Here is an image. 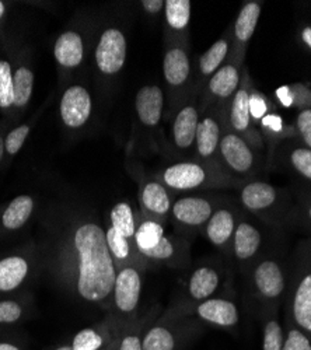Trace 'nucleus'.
<instances>
[{"mask_svg": "<svg viewBox=\"0 0 311 350\" xmlns=\"http://www.w3.org/2000/svg\"><path fill=\"white\" fill-rule=\"evenodd\" d=\"M301 40L303 42L311 49V27H304L301 31Z\"/></svg>", "mask_w": 311, "mask_h": 350, "instance_id": "nucleus-50", "label": "nucleus"}, {"mask_svg": "<svg viewBox=\"0 0 311 350\" xmlns=\"http://www.w3.org/2000/svg\"><path fill=\"white\" fill-rule=\"evenodd\" d=\"M139 217V209L133 208L126 200L116 203L108 212L104 232L108 250L117 269L128 265H135L145 271L149 269L136 247Z\"/></svg>", "mask_w": 311, "mask_h": 350, "instance_id": "nucleus-4", "label": "nucleus"}, {"mask_svg": "<svg viewBox=\"0 0 311 350\" xmlns=\"http://www.w3.org/2000/svg\"><path fill=\"white\" fill-rule=\"evenodd\" d=\"M178 311L191 315L201 321L205 325H211L224 331H236L240 324V310L236 301L226 295L208 299L201 303L185 304L177 301L173 304Z\"/></svg>", "mask_w": 311, "mask_h": 350, "instance_id": "nucleus-23", "label": "nucleus"}, {"mask_svg": "<svg viewBox=\"0 0 311 350\" xmlns=\"http://www.w3.org/2000/svg\"><path fill=\"white\" fill-rule=\"evenodd\" d=\"M98 30L97 17L90 12H80L56 36L52 55L61 90L76 80L86 79Z\"/></svg>", "mask_w": 311, "mask_h": 350, "instance_id": "nucleus-2", "label": "nucleus"}, {"mask_svg": "<svg viewBox=\"0 0 311 350\" xmlns=\"http://www.w3.org/2000/svg\"><path fill=\"white\" fill-rule=\"evenodd\" d=\"M195 68L191 42H164L163 79L165 85V116L185 103L193 92ZM198 96V94H196Z\"/></svg>", "mask_w": 311, "mask_h": 350, "instance_id": "nucleus-6", "label": "nucleus"}, {"mask_svg": "<svg viewBox=\"0 0 311 350\" xmlns=\"http://www.w3.org/2000/svg\"><path fill=\"white\" fill-rule=\"evenodd\" d=\"M2 44V42H0ZM14 107L13 89V66L12 59L3 45L0 46V113L5 120L12 122Z\"/></svg>", "mask_w": 311, "mask_h": 350, "instance_id": "nucleus-36", "label": "nucleus"}, {"mask_svg": "<svg viewBox=\"0 0 311 350\" xmlns=\"http://www.w3.org/2000/svg\"><path fill=\"white\" fill-rule=\"evenodd\" d=\"M117 328L108 315L100 323L80 329L68 343L52 350H109L117 339Z\"/></svg>", "mask_w": 311, "mask_h": 350, "instance_id": "nucleus-30", "label": "nucleus"}, {"mask_svg": "<svg viewBox=\"0 0 311 350\" xmlns=\"http://www.w3.org/2000/svg\"><path fill=\"white\" fill-rule=\"evenodd\" d=\"M248 290L251 299L261 310L280 307L286 299L289 273L285 260L275 252H262L249 271L247 272Z\"/></svg>", "mask_w": 311, "mask_h": 350, "instance_id": "nucleus-8", "label": "nucleus"}, {"mask_svg": "<svg viewBox=\"0 0 311 350\" xmlns=\"http://www.w3.org/2000/svg\"><path fill=\"white\" fill-rule=\"evenodd\" d=\"M12 2H6V0H0V37H3L5 33V27L8 24V20L12 14V9H13Z\"/></svg>", "mask_w": 311, "mask_h": 350, "instance_id": "nucleus-46", "label": "nucleus"}, {"mask_svg": "<svg viewBox=\"0 0 311 350\" xmlns=\"http://www.w3.org/2000/svg\"><path fill=\"white\" fill-rule=\"evenodd\" d=\"M164 120L168 121L170 149L178 159L177 161L193 160L196 129L201 120L200 96H191Z\"/></svg>", "mask_w": 311, "mask_h": 350, "instance_id": "nucleus-16", "label": "nucleus"}, {"mask_svg": "<svg viewBox=\"0 0 311 350\" xmlns=\"http://www.w3.org/2000/svg\"><path fill=\"white\" fill-rule=\"evenodd\" d=\"M262 350H282L285 342V325L279 317V307L261 310Z\"/></svg>", "mask_w": 311, "mask_h": 350, "instance_id": "nucleus-37", "label": "nucleus"}, {"mask_svg": "<svg viewBox=\"0 0 311 350\" xmlns=\"http://www.w3.org/2000/svg\"><path fill=\"white\" fill-rule=\"evenodd\" d=\"M219 157L224 171L239 180L251 181L258 174L260 160L256 150L228 126L220 139Z\"/></svg>", "mask_w": 311, "mask_h": 350, "instance_id": "nucleus-19", "label": "nucleus"}, {"mask_svg": "<svg viewBox=\"0 0 311 350\" xmlns=\"http://www.w3.org/2000/svg\"><path fill=\"white\" fill-rule=\"evenodd\" d=\"M34 311V299L30 291L14 297L0 299V327H12L30 318Z\"/></svg>", "mask_w": 311, "mask_h": 350, "instance_id": "nucleus-34", "label": "nucleus"}, {"mask_svg": "<svg viewBox=\"0 0 311 350\" xmlns=\"http://www.w3.org/2000/svg\"><path fill=\"white\" fill-rule=\"evenodd\" d=\"M154 175L167 188L176 193L229 188L239 189L247 183L233 177V175L221 168H216L196 160L176 161L154 172Z\"/></svg>", "mask_w": 311, "mask_h": 350, "instance_id": "nucleus-3", "label": "nucleus"}, {"mask_svg": "<svg viewBox=\"0 0 311 350\" xmlns=\"http://www.w3.org/2000/svg\"><path fill=\"white\" fill-rule=\"evenodd\" d=\"M42 273L37 241H28L0 255V299L27 293Z\"/></svg>", "mask_w": 311, "mask_h": 350, "instance_id": "nucleus-9", "label": "nucleus"}, {"mask_svg": "<svg viewBox=\"0 0 311 350\" xmlns=\"http://www.w3.org/2000/svg\"><path fill=\"white\" fill-rule=\"evenodd\" d=\"M276 97L279 100V103L284 107H293V94L290 90V85H284L279 87L276 90Z\"/></svg>", "mask_w": 311, "mask_h": 350, "instance_id": "nucleus-48", "label": "nucleus"}, {"mask_svg": "<svg viewBox=\"0 0 311 350\" xmlns=\"http://www.w3.org/2000/svg\"><path fill=\"white\" fill-rule=\"evenodd\" d=\"M241 213L243 211L239 203L226 198L213 212L202 231L209 244L226 256H232V243Z\"/></svg>", "mask_w": 311, "mask_h": 350, "instance_id": "nucleus-25", "label": "nucleus"}, {"mask_svg": "<svg viewBox=\"0 0 311 350\" xmlns=\"http://www.w3.org/2000/svg\"><path fill=\"white\" fill-rule=\"evenodd\" d=\"M0 350H23V347L16 342L0 340Z\"/></svg>", "mask_w": 311, "mask_h": 350, "instance_id": "nucleus-49", "label": "nucleus"}, {"mask_svg": "<svg viewBox=\"0 0 311 350\" xmlns=\"http://www.w3.org/2000/svg\"><path fill=\"white\" fill-rule=\"evenodd\" d=\"M264 234L262 230L244 212L241 213L232 243V256L239 269L247 275L249 268L262 255Z\"/></svg>", "mask_w": 311, "mask_h": 350, "instance_id": "nucleus-27", "label": "nucleus"}, {"mask_svg": "<svg viewBox=\"0 0 311 350\" xmlns=\"http://www.w3.org/2000/svg\"><path fill=\"white\" fill-rule=\"evenodd\" d=\"M137 205L142 217L157 221L163 226L170 223V215L174 199L178 193L167 188L154 174H139L137 177Z\"/></svg>", "mask_w": 311, "mask_h": 350, "instance_id": "nucleus-20", "label": "nucleus"}, {"mask_svg": "<svg viewBox=\"0 0 311 350\" xmlns=\"http://www.w3.org/2000/svg\"><path fill=\"white\" fill-rule=\"evenodd\" d=\"M260 126H261V133L275 140H279V137L284 136V133L286 132L282 116L273 112H269L264 116V118L260 121Z\"/></svg>", "mask_w": 311, "mask_h": 350, "instance_id": "nucleus-42", "label": "nucleus"}, {"mask_svg": "<svg viewBox=\"0 0 311 350\" xmlns=\"http://www.w3.org/2000/svg\"><path fill=\"white\" fill-rule=\"evenodd\" d=\"M42 273L72 299L108 312L117 276L104 224L89 209L51 206L41 219L37 240Z\"/></svg>", "mask_w": 311, "mask_h": 350, "instance_id": "nucleus-1", "label": "nucleus"}, {"mask_svg": "<svg viewBox=\"0 0 311 350\" xmlns=\"http://www.w3.org/2000/svg\"><path fill=\"white\" fill-rule=\"evenodd\" d=\"M38 209V199L21 193L0 205V241L12 239L30 223Z\"/></svg>", "mask_w": 311, "mask_h": 350, "instance_id": "nucleus-28", "label": "nucleus"}, {"mask_svg": "<svg viewBox=\"0 0 311 350\" xmlns=\"http://www.w3.org/2000/svg\"><path fill=\"white\" fill-rule=\"evenodd\" d=\"M3 48L9 53L13 66V89H14V107L12 116V126L21 122L24 115L30 107L34 84L36 72L33 66V49L24 44L20 38L5 34L0 37Z\"/></svg>", "mask_w": 311, "mask_h": 350, "instance_id": "nucleus-12", "label": "nucleus"}, {"mask_svg": "<svg viewBox=\"0 0 311 350\" xmlns=\"http://www.w3.org/2000/svg\"><path fill=\"white\" fill-rule=\"evenodd\" d=\"M244 57L245 53L234 51L232 46L228 61L208 80L202 94L200 96L201 115L211 108L229 107L241 83Z\"/></svg>", "mask_w": 311, "mask_h": 350, "instance_id": "nucleus-17", "label": "nucleus"}, {"mask_svg": "<svg viewBox=\"0 0 311 350\" xmlns=\"http://www.w3.org/2000/svg\"><path fill=\"white\" fill-rule=\"evenodd\" d=\"M296 128L303 139L306 148L311 149V108H304L297 115Z\"/></svg>", "mask_w": 311, "mask_h": 350, "instance_id": "nucleus-43", "label": "nucleus"}, {"mask_svg": "<svg viewBox=\"0 0 311 350\" xmlns=\"http://www.w3.org/2000/svg\"><path fill=\"white\" fill-rule=\"evenodd\" d=\"M159 315V307L133 323L117 328V350H144V336L152 321Z\"/></svg>", "mask_w": 311, "mask_h": 350, "instance_id": "nucleus-35", "label": "nucleus"}, {"mask_svg": "<svg viewBox=\"0 0 311 350\" xmlns=\"http://www.w3.org/2000/svg\"><path fill=\"white\" fill-rule=\"evenodd\" d=\"M272 109L271 101L268 97L257 90L256 87L251 84L249 89V113H251V120L254 124H260V121L264 118L267 113H269Z\"/></svg>", "mask_w": 311, "mask_h": 350, "instance_id": "nucleus-41", "label": "nucleus"}, {"mask_svg": "<svg viewBox=\"0 0 311 350\" xmlns=\"http://www.w3.org/2000/svg\"><path fill=\"white\" fill-rule=\"evenodd\" d=\"M224 199L219 193H178L173 203L170 223L178 234L192 239L204 231L213 212Z\"/></svg>", "mask_w": 311, "mask_h": 350, "instance_id": "nucleus-13", "label": "nucleus"}, {"mask_svg": "<svg viewBox=\"0 0 311 350\" xmlns=\"http://www.w3.org/2000/svg\"><path fill=\"white\" fill-rule=\"evenodd\" d=\"M51 100H52V96L48 97V100L44 104H41V107L31 116H28L27 120H23L21 122L10 126L5 137V159H3L2 170L9 168L10 164L14 161L16 156L21 152L25 142L28 140V137H30L38 120L41 118V115L49 105Z\"/></svg>", "mask_w": 311, "mask_h": 350, "instance_id": "nucleus-32", "label": "nucleus"}, {"mask_svg": "<svg viewBox=\"0 0 311 350\" xmlns=\"http://www.w3.org/2000/svg\"><path fill=\"white\" fill-rule=\"evenodd\" d=\"M58 109L62 128L68 133L77 135L89 126L93 120L94 100L86 79L76 80L61 90Z\"/></svg>", "mask_w": 311, "mask_h": 350, "instance_id": "nucleus-18", "label": "nucleus"}, {"mask_svg": "<svg viewBox=\"0 0 311 350\" xmlns=\"http://www.w3.org/2000/svg\"><path fill=\"white\" fill-rule=\"evenodd\" d=\"M145 273V269L135 265L117 269L111 306L107 312L116 328H121L139 318V306L140 297H142Z\"/></svg>", "mask_w": 311, "mask_h": 350, "instance_id": "nucleus-14", "label": "nucleus"}, {"mask_svg": "<svg viewBox=\"0 0 311 350\" xmlns=\"http://www.w3.org/2000/svg\"><path fill=\"white\" fill-rule=\"evenodd\" d=\"M226 116H228V108H211L201 115L195 137L193 160L224 170L220 164L219 146L223 132L228 126Z\"/></svg>", "mask_w": 311, "mask_h": 350, "instance_id": "nucleus-24", "label": "nucleus"}, {"mask_svg": "<svg viewBox=\"0 0 311 350\" xmlns=\"http://www.w3.org/2000/svg\"><path fill=\"white\" fill-rule=\"evenodd\" d=\"M237 203L245 215L254 216L261 221L282 227L290 221L292 209L282 195V191L265 181L251 180L239 188Z\"/></svg>", "mask_w": 311, "mask_h": 350, "instance_id": "nucleus-11", "label": "nucleus"}, {"mask_svg": "<svg viewBox=\"0 0 311 350\" xmlns=\"http://www.w3.org/2000/svg\"><path fill=\"white\" fill-rule=\"evenodd\" d=\"M262 10V2H245L233 25V49L245 53L247 45L257 30Z\"/></svg>", "mask_w": 311, "mask_h": 350, "instance_id": "nucleus-33", "label": "nucleus"}, {"mask_svg": "<svg viewBox=\"0 0 311 350\" xmlns=\"http://www.w3.org/2000/svg\"><path fill=\"white\" fill-rule=\"evenodd\" d=\"M251 79L247 70H243L241 83L234 97L232 98L228 107V116H226V125L228 128L241 136L254 150L262 152L265 149L264 136L260 129L256 128V124L251 120L249 113V89Z\"/></svg>", "mask_w": 311, "mask_h": 350, "instance_id": "nucleus-21", "label": "nucleus"}, {"mask_svg": "<svg viewBox=\"0 0 311 350\" xmlns=\"http://www.w3.org/2000/svg\"><path fill=\"white\" fill-rule=\"evenodd\" d=\"M285 319L311 338V240L296 250L285 299Z\"/></svg>", "mask_w": 311, "mask_h": 350, "instance_id": "nucleus-5", "label": "nucleus"}, {"mask_svg": "<svg viewBox=\"0 0 311 350\" xmlns=\"http://www.w3.org/2000/svg\"><path fill=\"white\" fill-rule=\"evenodd\" d=\"M288 163L300 177L311 181V149L304 148V146L289 149Z\"/></svg>", "mask_w": 311, "mask_h": 350, "instance_id": "nucleus-39", "label": "nucleus"}, {"mask_svg": "<svg viewBox=\"0 0 311 350\" xmlns=\"http://www.w3.org/2000/svg\"><path fill=\"white\" fill-rule=\"evenodd\" d=\"M128 56V38L124 27L108 23L98 30L93 53L92 66L101 89L109 92L112 84L122 73Z\"/></svg>", "mask_w": 311, "mask_h": 350, "instance_id": "nucleus-10", "label": "nucleus"}, {"mask_svg": "<svg viewBox=\"0 0 311 350\" xmlns=\"http://www.w3.org/2000/svg\"><path fill=\"white\" fill-rule=\"evenodd\" d=\"M285 342L282 350H311V338L297 329L288 319H284Z\"/></svg>", "mask_w": 311, "mask_h": 350, "instance_id": "nucleus-40", "label": "nucleus"}, {"mask_svg": "<svg viewBox=\"0 0 311 350\" xmlns=\"http://www.w3.org/2000/svg\"><path fill=\"white\" fill-rule=\"evenodd\" d=\"M165 234V226L140 216L136 230V247L139 254L153 248Z\"/></svg>", "mask_w": 311, "mask_h": 350, "instance_id": "nucleus-38", "label": "nucleus"}, {"mask_svg": "<svg viewBox=\"0 0 311 350\" xmlns=\"http://www.w3.org/2000/svg\"><path fill=\"white\" fill-rule=\"evenodd\" d=\"M205 324L170 306L149 324L144 336V350H184L204 331Z\"/></svg>", "mask_w": 311, "mask_h": 350, "instance_id": "nucleus-7", "label": "nucleus"}, {"mask_svg": "<svg viewBox=\"0 0 311 350\" xmlns=\"http://www.w3.org/2000/svg\"><path fill=\"white\" fill-rule=\"evenodd\" d=\"M191 12L189 0H167L163 13L164 42H189Z\"/></svg>", "mask_w": 311, "mask_h": 350, "instance_id": "nucleus-31", "label": "nucleus"}, {"mask_svg": "<svg viewBox=\"0 0 311 350\" xmlns=\"http://www.w3.org/2000/svg\"><path fill=\"white\" fill-rule=\"evenodd\" d=\"M148 268L167 267L184 269L191 264V239L178 232L164 234L150 250L140 252Z\"/></svg>", "mask_w": 311, "mask_h": 350, "instance_id": "nucleus-26", "label": "nucleus"}, {"mask_svg": "<svg viewBox=\"0 0 311 350\" xmlns=\"http://www.w3.org/2000/svg\"><path fill=\"white\" fill-rule=\"evenodd\" d=\"M133 107L135 136L131 144L135 142L146 148L157 142V132L165 115V93L159 84H146L136 93Z\"/></svg>", "mask_w": 311, "mask_h": 350, "instance_id": "nucleus-15", "label": "nucleus"}, {"mask_svg": "<svg viewBox=\"0 0 311 350\" xmlns=\"http://www.w3.org/2000/svg\"><path fill=\"white\" fill-rule=\"evenodd\" d=\"M297 220L299 223H304L311 227V199L300 203V205L292 211L290 221Z\"/></svg>", "mask_w": 311, "mask_h": 350, "instance_id": "nucleus-45", "label": "nucleus"}, {"mask_svg": "<svg viewBox=\"0 0 311 350\" xmlns=\"http://www.w3.org/2000/svg\"><path fill=\"white\" fill-rule=\"evenodd\" d=\"M142 13L153 20H159L164 13V0H142V2L137 3Z\"/></svg>", "mask_w": 311, "mask_h": 350, "instance_id": "nucleus-44", "label": "nucleus"}, {"mask_svg": "<svg viewBox=\"0 0 311 350\" xmlns=\"http://www.w3.org/2000/svg\"><path fill=\"white\" fill-rule=\"evenodd\" d=\"M109 350H117V339H116V343H114V345H112V347H111Z\"/></svg>", "mask_w": 311, "mask_h": 350, "instance_id": "nucleus-51", "label": "nucleus"}, {"mask_svg": "<svg viewBox=\"0 0 311 350\" xmlns=\"http://www.w3.org/2000/svg\"><path fill=\"white\" fill-rule=\"evenodd\" d=\"M12 124L2 118L0 120V171H2V165H3V159H5V137L8 131L10 129Z\"/></svg>", "mask_w": 311, "mask_h": 350, "instance_id": "nucleus-47", "label": "nucleus"}, {"mask_svg": "<svg viewBox=\"0 0 311 350\" xmlns=\"http://www.w3.org/2000/svg\"><path fill=\"white\" fill-rule=\"evenodd\" d=\"M233 46V27L229 28L206 52H204L195 66L193 73V92L201 96L208 80L217 72V69L228 61Z\"/></svg>", "mask_w": 311, "mask_h": 350, "instance_id": "nucleus-29", "label": "nucleus"}, {"mask_svg": "<svg viewBox=\"0 0 311 350\" xmlns=\"http://www.w3.org/2000/svg\"><path fill=\"white\" fill-rule=\"evenodd\" d=\"M0 46H2V44H0Z\"/></svg>", "mask_w": 311, "mask_h": 350, "instance_id": "nucleus-52", "label": "nucleus"}, {"mask_svg": "<svg viewBox=\"0 0 311 350\" xmlns=\"http://www.w3.org/2000/svg\"><path fill=\"white\" fill-rule=\"evenodd\" d=\"M229 286V272L219 262L215 259L204 262L192 271L185 284V293L178 301L185 304L201 303L208 299L226 295V290Z\"/></svg>", "mask_w": 311, "mask_h": 350, "instance_id": "nucleus-22", "label": "nucleus"}]
</instances>
